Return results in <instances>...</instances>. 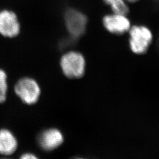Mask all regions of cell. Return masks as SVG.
Instances as JSON below:
<instances>
[{"label": "cell", "instance_id": "4", "mask_svg": "<svg viewBox=\"0 0 159 159\" xmlns=\"http://www.w3.org/2000/svg\"><path fill=\"white\" fill-rule=\"evenodd\" d=\"M64 21L67 30L73 38H79L84 33L87 18L83 12L74 8H69L65 12Z\"/></svg>", "mask_w": 159, "mask_h": 159}, {"label": "cell", "instance_id": "10", "mask_svg": "<svg viewBox=\"0 0 159 159\" xmlns=\"http://www.w3.org/2000/svg\"><path fill=\"white\" fill-rule=\"evenodd\" d=\"M8 83L6 72L0 68V104L5 102L7 98Z\"/></svg>", "mask_w": 159, "mask_h": 159}, {"label": "cell", "instance_id": "9", "mask_svg": "<svg viewBox=\"0 0 159 159\" xmlns=\"http://www.w3.org/2000/svg\"><path fill=\"white\" fill-rule=\"evenodd\" d=\"M104 2L110 7L114 13L126 15L129 11V7L125 0H104Z\"/></svg>", "mask_w": 159, "mask_h": 159}, {"label": "cell", "instance_id": "13", "mask_svg": "<svg viewBox=\"0 0 159 159\" xmlns=\"http://www.w3.org/2000/svg\"><path fill=\"white\" fill-rule=\"evenodd\" d=\"M10 159V158H8V157H4L3 158H1V159Z\"/></svg>", "mask_w": 159, "mask_h": 159}, {"label": "cell", "instance_id": "7", "mask_svg": "<svg viewBox=\"0 0 159 159\" xmlns=\"http://www.w3.org/2000/svg\"><path fill=\"white\" fill-rule=\"evenodd\" d=\"M64 142L62 133L57 129L51 128L43 131L38 137V143L42 149L51 151L60 147Z\"/></svg>", "mask_w": 159, "mask_h": 159}, {"label": "cell", "instance_id": "12", "mask_svg": "<svg viewBox=\"0 0 159 159\" xmlns=\"http://www.w3.org/2000/svg\"><path fill=\"white\" fill-rule=\"evenodd\" d=\"M125 2H130V3H134V2H136L138 0H125Z\"/></svg>", "mask_w": 159, "mask_h": 159}, {"label": "cell", "instance_id": "14", "mask_svg": "<svg viewBox=\"0 0 159 159\" xmlns=\"http://www.w3.org/2000/svg\"><path fill=\"white\" fill-rule=\"evenodd\" d=\"M83 159V158H76V159Z\"/></svg>", "mask_w": 159, "mask_h": 159}, {"label": "cell", "instance_id": "5", "mask_svg": "<svg viewBox=\"0 0 159 159\" xmlns=\"http://www.w3.org/2000/svg\"><path fill=\"white\" fill-rule=\"evenodd\" d=\"M102 24L108 32L116 35L125 34L131 28L130 21L125 15L114 12L103 17Z\"/></svg>", "mask_w": 159, "mask_h": 159}, {"label": "cell", "instance_id": "1", "mask_svg": "<svg viewBox=\"0 0 159 159\" xmlns=\"http://www.w3.org/2000/svg\"><path fill=\"white\" fill-rule=\"evenodd\" d=\"M85 58L78 51H68L63 55L60 60L62 72L69 79L82 77L85 73Z\"/></svg>", "mask_w": 159, "mask_h": 159}, {"label": "cell", "instance_id": "2", "mask_svg": "<svg viewBox=\"0 0 159 159\" xmlns=\"http://www.w3.org/2000/svg\"><path fill=\"white\" fill-rule=\"evenodd\" d=\"M129 31V46L136 54H143L148 51L153 40L151 30L144 25H134Z\"/></svg>", "mask_w": 159, "mask_h": 159}, {"label": "cell", "instance_id": "11", "mask_svg": "<svg viewBox=\"0 0 159 159\" xmlns=\"http://www.w3.org/2000/svg\"><path fill=\"white\" fill-rule=\"evenodd\" d=\"M19 159H39L37 156L31 153H25L20 156Z\"/></svg>", "mask_w": 159, "mask_h": 159}, {"label": "cell", "instance_id": "6", "mask_svg": "<svg viewBox=\"0 0 159 159\" xmlns=\"http://www.w3.org/2000/svg\"><path fill=\"white\" fill-rule=\"evenodd\" d=\"M20 32V24L17 15L11 11H0V34L8 38H14Z\"/></svg>", "mask_w": 159, "mask_h": 159}, {"label": "cell", "instance_id": "8", "mask_svg": "<svg viewBox=\"0 0 159 159\" xmlns=\"http://www.w3.org/2000/svg\"><path fill=\"white\" fill-rule=\"evenodd\" d=\"M18 143L12 131L7 129H0V154L9 157L17 151Z\"/></svg>", "mask_w": 159, "mask_h": 159}, {"label": "cell", "instance_id": "3", "mask_svg": "<svg viewBox=\"0 0 159 159\" xmlns=\"http://www.w3.org/2000/svg\"><path fill=\"white\" fill-rule=\"evenodd\" d=\"M14 92L24 103L33 105L39 100L41 89L35 80L26 77L18 80L14 86Z\"/></svg>", "mask_w": 159, "mask_h": 159}]
</instances>
